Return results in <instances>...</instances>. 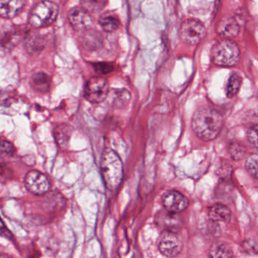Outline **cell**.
<instances>
[{
    "label": "cell",
    "mask_w": 258,
    "mask_h": 258,
    "mask_svg": "<svg viewBox=\"0 0 258 258\" xmlns=\"http://www.w3.org/2000/svg\"><path fill=\"white\" fill-rule=\"evenodd\" d=\"M191 126L198 138L204 142L213 141L221 132L223 117L217 110L205 107L194 113Z\"/></svg>",
    "instance_id": "1"
},
{
    "label": "cell",
    "mask_w": 258,
    "mask_h": 258,
    "mask_svg": "<svg viewBox=\"0 0 258 258\" xmlns=\"http://www.w3.org/2000/svg\"><path fill=\"white\" fill-rule=\"evenodd\" d=\"M100 170L104 183L108 190L114 191L120 186L123 177V162L113 149H105L102 153Z\"/></svg>",
    "instance_id": "2"
},
{
    "label": "cell",
    "mask_w": 258,
    "mask_h": 258,
    "mask_svg": "<svg viewBox=\"0 0 258 258\" xmlns=\"http://www.w3.org/2000/svg\"><path fill=\"white\" fill-rule=\"evenodd\" d=\"M211 60L220 67H233L240 59V49L238 45L230 39L217 42L211 52Z\"/></svg>",
    "instance_id": "3"
},
{
    "label": "cell",
    "mask_w": 258,
    "mask_h": 258,
    "mask_svg": "<svg viewBox=\"0 0 258 258\" xmlns=\"http://www.w3.org/2000/svg\"><path fill=\"white\" fill-rule=\"evenodd\" d=\"M58 7L55 3L44 0L38 3L31 10L29 24L35 28L49 26L55 22L58 16Z\"/></svg>",
    "instance_id": "4"
},
{
    "label": "cell",
    "mask_w": 258,
    "mask_h": 258,
    "mask_svg": "<svg viewBox=\"0 0 258 258\" xmlns=\"http://www.w3.org/2000/svg\"><path fill=\"white\" fill-rule=\"evenodd\" d=\"M182 249L183 241L177 231L162 230L158 241V250L161 254L174 257L182 252Z\"/></svg>",
    "instance_id": "5"
},
{
    "label": "cell",
    "mask_w": 258,
    "mask_h": 258,
    "mask_svg": "<svg viewBox=\"0 0 258 258\" xmlns=\"http://www.w3.org/2000/svg\"><path fill=\"white\" fill-rule=\"evenodd\" d=\"M179 35V38L184 43L198 45L206 36V28L200 21L186 19L181 25Z\"/></svg>",
    "instance_id": "6"
},
{
    "label": "cell",
    "mask_w": 258,
    "mask_h": 258,
    "mask_svg": "<svg viewBox=\"0 0 258 258\" xmlns=\"http://www.w3.org/2000/svg\"><path fill=\"white\" fill-rule=\"evenodd\" d=\"M109 93L108 81L101 77H93L87 83L84 97L92 104H99L106 99Z\"/></svg>",
    "instance_id": "7"
},
{
    "label": "cell",
    "mask_w": 258,
    "mask_h": 258,
    "mask_svg": "<svg viewBox=\"0 0 258 258\" xmlns=\"http://www.w3.org/2000/svg\"><path fill=\"white\" fill-rule=\"evenodd\" d=\"M25 184L27 189L35 196L45 194L50 188L47 176L38 170L28 172L25 178Z\"/></svg>",
    "instance_id": "8"
},
{
    "label": "cell",
    "mask_w": 258,
    "mask_h": 258,
    "mask_svg": "<svg viewBox=\"0 0 258 258\" xmlns=\"http://www.w3.org/2000/svg\"><path fill=\"white\" fill-rule=\"evenodd\" d=\"M164 210L173 214H180L187 209L189 201L186 196L178 191H170L163 197Z\"/></svg>",
    "instance_id": "9"
},
{
    "label": "cell",
    "mask_w": 258,
    "mask_h": 258,
    "mask_svg": "<svg viewBox=\"0 0 258 258\" xmlns=\"http://www.w3.org/2000/svg\"><path fill=\"white\" fill-rule=\"evenodd\" d=\"M68 19L73 29L78 32L85 31L93 23L90 13L82 7L72 9L68 15Z\"/></svg>",
    "instance_id": "10"
},
{
    "label": "cell",
    "mask_w": 258,
    "mask_h": 258,
    "mask_svg": "<svg viewBox=\"0 0 258 258\" xmlns=\"http://www.w3.org/2000/svg\"><path fill=\"white\" fill-rule=\"evenodd\" d=\"M216 31L220 37L224 39H232L239 33V25L233 17L226 16L217 23Z\"/></svg>",
    "instance_id": "11"
},
{
    "label": "cell",
    "mask_w": 258,
    "mask_h": 258,
    "mask_svg": "<svg viewBox=\"0 0 258 258\" xmlns=\"http://www.w3.org/2000/svg\"><path fill=\"white\" fill-rule=\"evenodd\" d=\"M25 0H0V17L10 19L19 16L24 7Z\"/></svg>",
    "instance_id": "12"
},
{
    "label": "cell",
    "mask_w": 258,
    "mask_h": 258,
    "mask_svg": "<svg viewBox=\"0 0 258 258\" xmlns=\"http://www.w3.org/2000/svg\"><path fill=\"white\" fill-rule=\"evenodd\" d=\"M208 215L210 220L214 223H227L230 221L232 212L223 204L216 203L208 208Z\"/></svg>",
    "instance_id": "13"
},
{
    "label": "cell",
    "mask_w": 258,
    "mask_h": 258,
    "mask_svg": "<svg viewBox=\"0 0 258 258\" xmlns=\"http://www.w3.org/2000/svg\"><path fill=\"white\" fill-rule=\"evenodd\" d=\"M178 216V214H173L164 210L157 215L156 223L162 228V230L168 229L179 232L182 222Z\"/></svg>",
    "instance_id": "14"
},
{
    "label": "cell",
    "mask_w": 258,
    "mask_h": 258,
    "mask_svg": "<svg viewBox=\"0 0 258 258\" xmlns=\"http://www.w3.org/2000/svg\"><path fill=\"white\" fill-rule=\"evenodd\" d=\"M22 38V32L16 28H8L0 32V48L11 50Z\"/></svg>",
    "instance_id": "15"
},
{
    "label": "cell",
    "mask_w": 258,
    "mask_h": 258,
    "mask_svg": "<svg viewBox=\"0 0 258 258\" xmlns=\"http://www.w3.org/2000/svg\"><path fill=\"white\" fill-rule=\"evenodd\" d=\"M31 85L37 93H46L50 89V78L44 72H37L31 77Z\"/></svg>",
    "instance_id": "16"
},
{
    "label": "cell",
    "mask_w": 258,
    "mask_h": 258,
    "mask_svg": "<svg viewBox=\"0 0 258 258\" xmlns=\"http://www.w3.org/2000/svg\"><path fill=\"white\" fill-rule=\"evenodd\" d=\"M71 126L69 124L57 125L53 134L55 142L61 148H67L71 140Z\"/></svg>",
    "instance_id": "17"
},
{
    "label": "cell",
    "mask_w": 258,
    "mask_h": 258,
    "mask_svg": "<svg viewBox=\"0 0 258 258\" xmlns=\"http://www.w3.org/2000/svg\"><path fill=\"white\" fill-rule=\"evenodd\" d=\"M209 256L214 258L232 257L233 252L229 244L223 241H216L210 247Z\"/></svg>",
    "instance_id": "18"
},
{
    "label": "cell",
    "mask_w": 258,
    "mask_h": 258,
    "mask_svg": "<svg viewBox=\"0 0 258 258\" xmlns=\"http://www.w3.org/2000/svg\"><path fill=\"white\" fill-rule=\"evenodd\" d=\"M44 39L42 36L33 34L28 37L26 41V49L31 55L39 54L44 49Z\"/></svg>",
    "instance_id": "19"
},
{
    "label": "cell",
    "mask_w": 258,
    "mask_h": 258,
    "mask_svg": "<svg viewBox=\"0 0 258 258\" xmlns=\"http://www.w3.org/2000/svg\"><path fill=\"white\" fill-rule=\"evenodd\" d=\"M242 79L238 74L233 73L228 80L226 88V95L229 99H233L237 96L241 88Z\"/></svg>",
    "instance_id": "20"
},
{
    "label": "cell",
    "mask_w": 258,
    "mask_h": 258,
    "mask_svg": "<svg viewBox=\"0 0 258 258\" xmlns=\"http://www.w3.org/2000/svg\"><path fill=\"white\" fill-rule=\"evenodd\" d=\"M108 0H81V7L89 13H101L106 7Z\"/></svg>",
    "instance_id": "21"
},
{
    "label": "cell",
    "mask_w": 258,
    "mask_h": 258,
    "mask_svg": "<svg viewBox=\"0 0 258 258\" xmlns=\"http://www.w3.org/2000/svg\"><path fill=\"white\" fill-rule=\"evenodd\" d=\"M99 25L105 32H114L118 29L120 21L112 16H105L99 19Z\"/></svg>",
    "instance_id": "22"
},
{
    "label": "cell",
    "mask_w": 258,
    "mask_h": 258,
    "mask_svg": "<svg viewBox=\"0 0 258 258\" xmlns=\"http://www.w3.org/2000/svg\"><path fill=\"white\" fill-rule=\"evenodd\" d=\"M257 163L258 157L256 153L247 156L244 162V167L247 173L254 179L258 178Z\"/></svg>",
    "instance_id": "23"
},
{
    "label": "cell",
    "mask_w": 258,
    "mask_h": 258,
    "mask_svg": "<svg viewBox=\"0 0 258 258\" xmlns=\"http://www.w3.org/2000/svg\"><path fill=\"white\" fill-rule=\"evenodd\" d=\"M229 152L232 159L235 161L242 159L246 153V149L239 143H232L229 145Z\"/></svg>",
    "instance_id": "24"
},
{
    "label": "cell",
    "mask_w": 258,
    "mask_h": 258,
    "mask_svg": "<svg viewBox=\"0 0 258 258\" xmlns=\"http://www.w3.org/2000/svg\"><path fill=\"white\" fill-rule=\"evenodd\" d=\"M16 152L15 146L7 140L0 141V158H10L14 155Z\"/></svg>",
    "instance_id": "25"
},
{
    "label": "cell",
    "mask_w": 258,
    "mask_h": 258,
    "mask_svg": "<svg viewBox=\"0 0 258 258\" xmlns=\"http://www.w3.org/2000/svg\"><path fill=\"white\" fill-rule=\"evenodd\" d=\"M241 250L249 255L257 254V242L253 238H247L241 244Z\"/></svg>",
    "instance_id": "26"
},
{
    "label": "cell",
    "mask_w": 258,
    "mask_h": 258,
    "mask_svg": "<svg viewBox=\"0 0 258 258\" xmlns=\"http://www.w3.org/2000/svg\"><path fill=\"white\" fill-rule=\"evenodd\" d=\"M257 124H253L247 130V134H246L247 142L254 149H257Z\"/></svg>",
    "instance_id": "27"
},
{
    "label": "cell",
    "mask_w": 258,
    "mask_h": 258,
    "mask_svg": "<svg viewBox=\"0 0 258 258\" xmlns=\"http://www.w3.org/2000/svg\"><path fill=\"white\" fill-rule=\"evenodd\" d=\"M93 69L96 73L100 75H107L111 73L114 69V64L108 62H98L93 64Z\"/></svg>",
    "instance_id": "28"
},
{
    "label": "cell",
    "mask_w": 258,
    "mask_h": 258,
    "mask_svg": "<svg viewBox=\"0 0 258 258\" xmlns=\"http://www.w3.org/2000/svg\"><path fill=\"white\" fill-rule=\"evenodd\" d=\"M0 235H2L4 238H9V239H12L13 238V234L7 229L1 217H0Z\"/></svg>",
    "instance_id": "29"
}]
</instances>
